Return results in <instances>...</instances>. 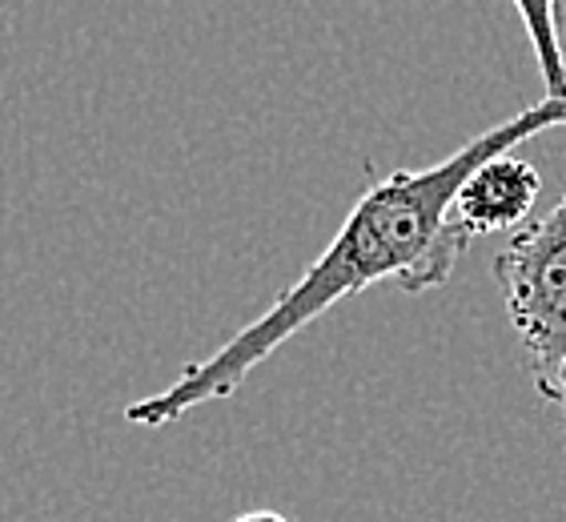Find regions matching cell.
<instances>
[{
    "mask_svg": "<svg viewBox=\"0 0 566 522\" xmlns=\"http://www.w3.org/2000/svg\"><path fill=\"white\" fill-rule=\"evenodd\" d=\"M555 125H566V105L543 97L531 109L514 113L511 121L479 133L474 142L450 153L447 161L430 169H394L390 177L374 181L342 221L338 238L317 253L314 265L290 290L273 297L265 314L226 337L209 358L189 362L169 386L125 406V418L133 426H169L181 422L197 406L226 403L290 337L314 326L338 302L370 290L374 282L390 278L406 294H426L450 282L458 258L474 241L454 213L462 181L482 161H491L499 153H514L523 142Z\"/></svg>",
    "mask_w": 566,
    "mask_h": 522,
    "instance_id": "cell-1",
    "label": "cell"
},
{
    "mask_svg": "<svg viewBox=\"0 0 566 522\" xmlns=\"http://www.w3.org/2000/svg\"><path fill=\"white\" fill-rule=\"evenodd\" d=\"M494 282L526 346L534 390L563 406L566 430V194L546 218L514 229L494 258Z\"/></svg>",
    "mask_w": 566,
    "mask_h": 522,
    "instance_id": "cell-2",
    "label": "cell"
},
{
    "mask_svg": "<svg viewBox=\"0 0 566 522\" xmlns=\"http://www.w3.org/2000/svg\"><path fill=\"white\" fill-rule=\"evenodd\" d=\"M538 194H543L538 169L523 157H514V153H499L462 181L454 213L470 229V238L514 233V229L526 226Z\"/></svg>",
    "mask_w": 566,
    "mask_h": 522,
    "instance_id": "cell-3",
    "label": "cell"
},
{
    "mask_svg": "<svg viewBox=\"0 0 566 522\" xmlns=\"http://www.w3.org/2000/svg\"><path fill=\"white\" fill-rule=\"evenodd\" d=\"M514 9L523 17L526 36L534 44V56H538V73H543L546 97H555L566 105V61H563V44H558V0H514Z\"/></svg>",
    "mask_w": 566,
    "mask_h": 522,
    "instance_id": "cell-4",
    "label": "cell"
},
{
    "mask_svg": "<svg viewBox=\"0 0 566 522\" xmlns=\"http://www.w3.org/2000/svg\"><path fill=\"white\" fill-rule=\"evenodd\" d=\"M229 522H290V519H285L282 511H265V507H262V511H241V514H233Z\"/></svg>",
    "mask_w": 566,
    "mask_h": 522,
    "instance_id": "cell-5",
    "label": "cell"
},
{
    "mask_svg": "<svg viewBox=\"0 0 566 522\" xmlns=\"http://www.w3.org/2000/svg\"><path fill=\"white\" fill-rule=\"evenodd\" d=\"M558 24H563V33H566V0H558Z\"/></svg>",
    "mask_w": 566,
    "mask_h": 522,
    "instance_id": "cell-6",
    "label": "cell"
}]
</instances>
